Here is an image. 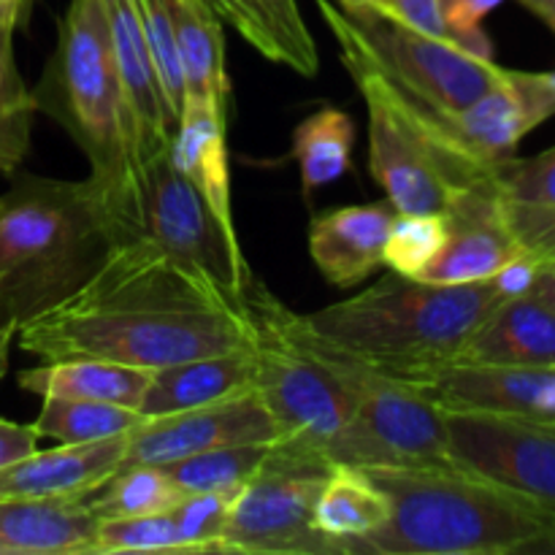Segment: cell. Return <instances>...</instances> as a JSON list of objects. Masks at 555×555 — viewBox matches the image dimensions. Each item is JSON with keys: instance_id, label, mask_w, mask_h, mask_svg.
Here are the masks:
<instances>
[{"instance_id": "6da1fadb", "label": "cell", "mask_w": 555, "mask_h": 555, "mask_svg": "<svg viewBox=\"0 0 555 555\" xmlns=\"http://www.w3.org/2000/svg\"><path fill=\"white\" fill-rule=\"evenodd\" d=\"M14 345L41 361L98 358L171 366L253 345L242 301L182 269L144 238L112 244L65 301L16 325Z\"/></svg>"}, {"instance_id": "7a4b0ae2", "label": "cell", "mask_w": 555, "mask_h": 555, "mask_svg": "<svg viewBox=\"0 0 555 555\" xmlns=\"http://www.w3.org/2000/svg\"><path fill=\"white\" fill-rule=\"evenodd\" d=\"M33 98L38 112L49 114L85 152L87 179L101 198L112 244L139 236L144 166L103 0H70Z\"/></svg>"}, {"instance_id": "3957f363", "label": "cell", "mask_w": 555, "mask_h": 555, "mask_svg": "<svg viewBox=\"0 0 555 555\" xmlns=\"http://www.w3.org/2000/svg\"><path fill=\"white\" fill-rule=\"evenodd\" d=\"M502 301L493 280L431 285L388 269L358 296L304 318L314 334L372 372L421 385L455 361L477 325Z\"/></svg>"}, {"instance_id": "277c9868", "label": "cell", "mask_w": 555, "mask_h": 555, "mask_svg": "<svg viewBox=\"0 0 555 555\" xmlns=\"http://www.w3.org/2000/svg\"><path fill=\"white\" fill-rule=\"evenodd\" d=\"M366 472L388 496V518L350 555H515L555 526L537 504L455 466Z\"/></svg>"}, {"instance_id": "5b68a950", "label": "cell", "mask_w": 555, "mask_h": 555, "mask_svg": "<svg viewBox=\"0 0 555 555\" xmlns=\"http://www.w3.org/2000/svg\"><path fill=\"white\" fill-rule=\"evenodd\" d=\"M112 249L90 179L11 173L0 193V320L22 325L85 285Z\"/></svg>"}, {"instance_id": "8992f818", "label": "cell", "mask_w": 555, "mask_h": 555, "mask_svg": "<svg viewBox=\"0 0 555 555\" xmlns=\"http://www.w3.org/2000/svg\"><path fill=\"white\" fill-rule=\"evenodd\" d=\"M339 43V60L369 112V171L396 211L442 215L459 190L491 182V168L455 150L439 122V108L401 90L374 63L345 9L314 0Z\"/></svg>"}, {"instance_id": "52a82bcc", "label": "cell", "mask_w": 555, "mask_h": 555, "mask_svg": "<svg viewBox=\"0 0 555 555\" xmlns=\"http://www.w3.org/2000/svg\"><path fill=\"white\" fill-rule=\"evenodd\" d=\"M253 336L255 390L276 423V442L323 453L356 412V390L318 361L285 325V304L253 274L242 293Z\"/></svg>"}, {"instance_id": "ba28073f", "label": "cell", "mask_w": 555, "mask_h": 555, "mask_svg": "<svg viewBox=\"0 0 555 555\" xmlns=\"http://www.w3.org/2000/svg\"><path fill=\"white\" fill-rule=\"evenodd\" d=\"M331 469L323 453L271 444L260 469L233 499L220 553L341 555L314 526V504Z\"/></svg>"}, {"instance_id": "9c48e42d", "label": "cell", "mask_w": 555, "mask_h": 555, "mask_svg": "<svg viewBox=\"0 0 555 555\" xmlns=\"http://www.w3.org/2000/svg\"><path fill=\"white\" fill-rule=\"evenodd\" d=\"M182 269L242 301L244 282L253 274L238 238L228 236L190 179L173 166L171 150L144 163L139 236Z\"/></svg>"}, {"instance_id": "30bf717a", "label": "cell", "mask_w": 555, "mask_h": 555, "mask_svg": "<svg viewBox=\"0 0 555 555\" xmlns=\"http://www.w3.org/2000/svg\"><path fill=\"white\" fill-rule=\"evenodd\" d=\"M325 459L361 469L453 466L444 410L415 385L372 372L358 388L350 423L325 448Z\"/></svg>"}, {"instance_id": "8fae6325", "label": "cell", "mask_w": 555, "mask_h": 555, "mask_svg": "<svg viewBox=\"0 0 555 555\" xmlns=\"http://www.w3.org/2000/svg\"><path fill=\"white\" fill-rule=\"evenodd\" d=\"M345 14L385 76L439 112L472 106L504 74L493 57L421 33L390 11L345 9Z\"/></svg>"}, {"instance_id": "7c38bea8", "label": "cell", "mask_w": 555, "mask_h": 555, "mask_svg": "<svg viewBox=\"0 0 555 555\" xmlns=\"http://www.w3.org/2000/svg\"><path fill=\"white\" fill-rule=\"evenodd\" d=\"M455 469L482 477L555 518V423L488 412H444Z\"/></svg>"}, {"instance_id": "4fadbf2b", "label": "cell", "mask_w": 555, "mask_h": 555, "mask_svg": "<svg viewBox=\"0 0 555 555\" xmlns=\"http://www.w3.org/2000/svg\"><path fill=\"white\" fill-rule=\"evenodd\" d=\"M555 114L551 74L504 68L502 79L461 112H439L444 133L455 150L482 168L515 157L520 141Z\"/></svg>"}, {"instance_id": "5bb4252c", "label": "cell", "mask_w": 555, "mask_h": 555, "mask_svg": "<svg viewBox=\"0 0 555 555\" xmlns=\"http://www.w3.org/2000/svg\"><path fill=\"white\" fill-rule=\"evenodd\" d=\"M280 431L258 390L177 415L146 417L128 434L122 466H163L225 444L276 442Z\"/></svg>"}, {"instance_id": "9a60e30c", "label": "cell", "mask_w": 555, "mask_h": 555, "mask_svg": "<svg viewBox=\"0 0 555 555\" xmlns=\"http://www.w3.org/2000/svg\"><path fill=\"white\" fill-rule=\"evenodd\" d=\"M415 388L444 412H488L555 423V366L453 361Z\"/></svg>"}, {"instance_id": "2e32d148", "label": "cell", "mask_w": 555, "mask_h": 555, "mask_svg": "<svg viewBox=\"0 0 555 555\" xmlns=\"http://www.w3.org/2000/svg\"><path fill=\"white\" fill-rule=\"evenodd\" d=\"M442 217L448 236L434 263H428L417 280L431 285L482 282L491 280L509 260L526 255L504 222L491 182L459 190L448 201Z\"/></svg>"}, {"instance_id": "e0dca14e", "label": "cell", "mask_w": 555, "mask_h": 555, "mask_svg": "<svg viewBox=\"0 0 555 555\" xmlns=\"http://www.w3.org/2000/svg\"><path fill=\"white\" fill-rule=\"evenodd\" d=\"M103 9H106L108 33H112L114 63H117L130 114H133L141 166H144L155 155L171 150L177 119L163 95L160 76H157L155 57L146 41L144 22H141L139 0H103Z\"/></svg>"}, {"instance_id": "ac0fdd59", "label": "cell", "mask_w": 555, "mask_h": 555, "mask_svg": "<svg viewBox=\"0 0 555 555\" xmlns=\"http://www.w3.org/2000/svg\"><path fill=\"white\" fill-rule=\"evenodd\" d=\"M393 217L390 201L339 206L314 217L309 225V255L323 280L347 291L385 266V242Z\"/></svg>"}, {"instance_id": "d6986e66", "label": "cell", "mask_w": 555, "mask_h": 555, "mask_svg": "<svg viewBox=\"0 0 555 555\" xmlns=\"http://www.w3.org/2000/svg\"><path fill=\"white\" fill-rule=\"evenodd\" d=\"M128 434L87 444L36 450L20 464L0 472V499L85 496L106 477L122 469Z\"/></svg>"}, {"instance_id": "ffe728a7", "label": "cell", "mask_w": 555, "mask_h": 555, "mask_svg": "<svg viewBox=\"0 0 555 555\" xmlns=\"http://www.w3.org/2000/svg\"><path fill=\"white\" fill-rule=\"evenodd\" d=\"M255 390L253 347L201 356L155 369L139 412L144 417L177 415Z\"/></svg>"}, {"instance_id": "44dd1931", "label": "cell", "mask_w": 555, "mask_h": 555, "mask_svg": "<svg viewBox=\"0 0 555 555\" xmlns=\"http://www.w3.org/2000/svg\"><path fill=\"white\" fill-rule=\"evenodd\" d=\"M98 524L81 496L0 499V555H90Z\"/></svg>"}, {"instance_id": "7402d4cb", "label": "cell", "mask_w": 555, "mask_h": 555, "mask_svg": "<svg viewBox=\"0 0 555 555\" xmlns=\"http://www.w3.org/2000/svg\"><path fill=\"white\" fill-rule=\"evenodd\" d=\"M455 361L555 366V312L534 293L504 298L477 325Z\"/></svg>"}, {"instance_id": "603a6c76", "label": "cell", "mask_w": 555, "mask_h": 555, "mask_svg": "<svg viewBox=\"0 0 555 555\" xmlns=\"http://www.w3.org/2000/svg\"><path fill=\"white\" fill-rule=\"evenodd\" d=\"M225 130L228 119H222L215 108L206 103L184 101L171 141V160L198 190L222 231L238 238L236 220H233L231 157H228Z\"/></svg>"}, {"instance_id": "cb8c5ba5", "label": "cell", "mask_w": 555, "mask_h": 555, "mask_svg": "<svg viewBox=\"0 0 555 555\" xmlns=\"http://www.w3.org/2000/svg\"><path fill=\"white\" fill-rule=\"evenodd\" d=\"M177 33L184 74V101L206 103L222 119L231 112V79L225 68L222 20L206 0H166Z\"/></svg>"}, {"instance_id": "d4e9b609", "label": "cell", "mask_w": 555, "mask_h": 555, "mask_svg": "<svg viewBox=\"0 0 555 555\" xmlns=\"http://www.w3.org/2000/svg\"><path fill=\"white\" fill-rule=\"evenodd\" d=\"M150 377V369L98 361V358H63V361H43L41 366L25 369L16 374V385L41 399L103 401V404L139 410Z\"/></svg>"}, {"instance_id": "484cf974", "label": "cell", "mask_w": 555, "mask_h": 555, "mask_svg": "<svg viewBox=\"0 0 555 555\" xmlns=\"http://www.w3.org/2000/svg\"><path fill=\"white\" fill-rule=\"evenodd\" d=\"M491 190L515 242L529 255L555 225V146L499 163L491 173Z\"/></svg>"}, {"instance_id": "4316f807", "label": "cell", "mask_w": 555, "mask_h": 555, "mask_svg": "<svg viewBox=\"0 0 555 555\" xmlns=\"http://www.w3.org/2000/svg\"><path fill=\"white\" fill-rule=\"evenodd\" d=\"M385 518L388 496L374 486L369 472L361 466L334 464L314 504L318 531L334 540L341 555H350V547L377 531Z\"/></svg>"}, {"instance_id": "83f0119b", "label": "cell", "mask_w": 555, "mask_h": 555, "mask_svg": "<svg viewBox=\"0 0 555 555\" xmlns=\"http://www.w3.org/2000/svg\"><path fill=\"white\" fill-rule=\"evenodd\" d=\"M352 144L356 122L341 108L325 106L298 122L293 130V157L301 168V188L307 198L350 173Z\"/></svg>"}, {"instance_id": "f1b7e54d", "label": "cell", "mask_w": 555, "mask_h": 555, "mask_svg": "<svg viewBox=\"0 0 555 555\" xmlns=\"http://www.w3.org/2000/svg\"><path fill=\"white\" fill-rule=\"evenodd\" d=\"M184 493L160 466H122L112 477L81 496L95 518H130V515L171 513Z\"/></svg>"}, {"instance_id": "f546056e", "label": "cell", "mask_w": 555, "mask_h": 555, "mask_svg": "<svg viewBox=\"0 0 555 555\" xmlns=\"http://www.w3.org/2000/svg\"><path fill=\"white\" fill-rule=\"evenodd\" d=\"M146 417L139 410L103 401L43 399L33 428L41 439H54L60 444H87L101 439L130 434Z\"/></svg>"}, {"instance_id": "4dcf8cb0", "label": "cell", "mask_w": 555, "mask_h": 555, "mask_svg": "<svg viewBox=\"0 0 555 555\" xmlns=\"http://www.w3.org/2000/svg\"><path fill=\"white\" fill-rule=\"evenodd\" d=\"M14 33V22L0 20V177H11L25 163L38 112L36 98L16 68Z\"/></svg>"}, {"instance_id": "1f68e13d", "label": "cell", "mask_w": 555, "mask_h": 555, "mask_svg": "<svg viewBox=\"0 0 555 555\" xmlns=\"http://www.w3.org/2000/svg\"><path fill=\"white\" fill-rule=\"evenodd\" d=\"M271 444L274 442L225 444V448L204 450V453L163 464L160 469L182 493L242 491L271 453Z\"/></svg>"}, {"instance_id": "d6a6232c", "label": "cell", "mask_w": 555, "mask_h": 555, "mask_svg": "<svg viewBox=\"0 0 555 555\" xmlns=\"http://www.w3.org/2000/svg\"><path fill=\"white\" fill-rule=\"evenodd\" d=\"M125 553H188L171 513L103 518L98 524L90 555Z\"/></svg>"}, {"instance_id": "836d02e7", "label": "cell", "mask_w": 555, "mask_h": 555, "mask_svg": "<svg viewBox=\"0 0 555 555\" xmlns=\"http://www.w3.org/2000/svg\"><path fill=\"white\" fill-rule=\"evenodd\" d=\"M448 225L442 215H412V211H396L390 225L388 242H385V266L404 276H421L428 263L442 249Z\"/></svg>"}, {"instance_id": "e575fe53", "label": "cell", "mask_w": 555, "mask_h": 555, "mask_svg": "<svg viewBox=\"0 0 555 555\" xmlns=\"http://www.w3.org/2000/svg\"><path fill=\"white\" fill-rule=\"evenodd\" d=\"M238 491H198L184 493L171 518L190 555L220 553L222 531L231 515L233 499Z\"/></svg>"}, {"instance_id": "d590c367", "label": "cell", "mask_w": 555, "mask_h": 555, "mask_svg": "<svg viewBox=\"0 0 555 555\" xmlns=\"http://www.w3.org/2000/svg\"><path fill=\"white\" fill-rule=\"evenodd\" d=\"M139 11L141 22H144L146 41H150L152 49V57H155L157 76H160L163 95H166L173 119L179 122V114H182L184 106V74L171 14H168L166 0H139Z\"/></svg>"}, {"instance_id": "8d00e7d4", "label": "cell", "mask_w": 555, "mask_h": 555, "mask_svg": "<svg viewBox=\"0 0 555 555\" xmlns=\"http://www.w3.org/2000/svg\"><path fill=\"white\" fill-rule=\"evenodd\" d=\"M258 5L274 33V41L282 52V65L312 79L320 68L318 47H314V38L296 0H258Z\"/></svg>"}, {"instance_id": "74e56055", "label": "cell", "mask_w": 555, "mask_h": 555, "mask_svg": "<svg viewBox=\"0 0 555 555\" xmlns=\"http://www.w3.org/2000/svg\"><path fill=\"white\" fill-rule=\"evenodd\" d=\"M211 11L220 16L222 22L233 27L255 52L263 54L271 63H282V52L274 41L266 14L260 11L258 0H206Z\"/></svg>"}, {"instance_id": "f35d334b", "label": "cell", "mask_w": 555, "mask_h": 555, "mask_svg": "<svg viewBox=\"0 0 555 555\" xmlns=\"http://www.w3.org/2000/svg\"><path fill=\"white\" fill-rule=\"evenodd\" d=\"M504 0H442V14L455 41L480 57H493L491 38L482 30V20Z\"/></svg>"}, {"instance_id": "ab89813d", "label": "cell", "mask_w": 555, "mask_h": 555, "mask_svg": "<svg viewBox=\"0 0 555 555\" xmlns=\"http://www.w3.org/2000/svg\"><path fill=\"white\" fill-rule=\"evenodd\" d=\"M388 5H390V14L401 16L406 25L417 27L421 33L444 38V41H455L448 22H444L442 0H388Z\"/></svg>"}, {"instance_id": "60d3db41", "label": "cell", "mask_w": 555, "mask_h": 555, "mask_svg": "<svg viewBox=\"0 0 555 555\" xmlns=\"http://www.w3.org/2000/svg\"><path fill=\"white\" fill-rule=\"evenodd\" d=\"M38 439L41 437L33 428V423L27 426V423H14L0 417V472L36 453Z\"/></svg>"}, {"instance_id": "b9f144b4", "label": "cell", "mask_w": 555, "mask_h": 555, "mask_svg": "<svg viewBox=\"0 0 555 555\" xmlns=\"http://www.w3.org/2000/svg\"><path fill=\"white\" fill-rule=\"evenodd\" d=\"M531 293H534L537 298H542V301L555 312V258L540 260V271H537Z\"/></svg>"}, {"instance_id": "7bdbcfd3", "label": "cell", "mask_w": 555, "mask_h": 555, "mask_svg": "<svg viewBox=\"0 0 555 555\" xmlns=\"http://www.w3.org/2000/svg\"><path fill=\"white\" fill-rule=\"evenodd\" d=\"M33 9V0H0V20L14 22L16 30L27 22Z\"/></svg>"}, {"instance_id": "ee69618b", "label": "cell", "mask_w": 555, "mask_h": 555, "mask_svg": "<svg viewBox=\"0 0 555 555\" xmlns=\"http://www.w3.org/2000/svg\"><path fill=\"white\" fill-rule=\"evenodd\" d=\"M14 339H16V325L0 320V379H3L5 372H9V358H11V347H14Z\"/></svg>"}, {"instance_id": "f6af8a7d", "label": "cell", "mask_w": 555, "mask_h": 555, "mask_svg": "<svg viewBox=\"0 0 555 555\" xmlns=\"http://www.w3.org/2000/svg\"><path fill=\"white\" fill-rule=\"evenodd\" d=\"M520 5L531 11V14L540 16L551 30H555V0H518Z\"/></svg>"}, {"instance_id": "bcb514c9", "label": "cell", "mask_w": 555, "mask_h": 555, "mask_svg": "<svg viewBox=\"0 0 555 555\" xmlns=\"http://www.w3.org/2000/svg\"><path fill=\"white\" fill-rule=\"evenodd\" d=\"M529 255H534L537 260H545V258H555V225L551 231L545 233V236L540 238V242L534 244V247L529 249Z\"/></svg>"}, {"instance_id": "7dc6e473", "label": "cell", "mask_w": 555, "mask_h": 555, "mask_svg": "<svg viewBox=\"0 0 555 555\" xmlns=\"http://www.w3.org/2000/svg\"><path fill=\"white\" fill-rule=\"evenodd\" d=\"M524 555H555V526L547 531L545 537H540L537 542H531V545L524 551Z\"/></svg>"}, {"instance_id": "c3c4849f", "label": "cell", "mask_w": 555, "mask_h": 555, "mask_svg": "<svg viewBox=\"0 0 555 555\" xmlns=\"http://www.w3.org/2000/svg\"><path fill=\"white\" fill-rule=\"evenodd\" d=\"M341 9H383L390 11L388 0H339Z\"/></svg>"}, {"instance_id": "681fc988", "label": "cell", "mask_w": 555, "mask_h": 555, "mask_svg": "<svg viewBox=\"0 0 555 555\" xmlns=\"http://www.w3.org/2000/svg\"><path fill=\"white\" fill-rule=\"evenodd\" d=\"M551 81H553V87H555V70L551 74Z\"/></svg>"}]
</instances>
